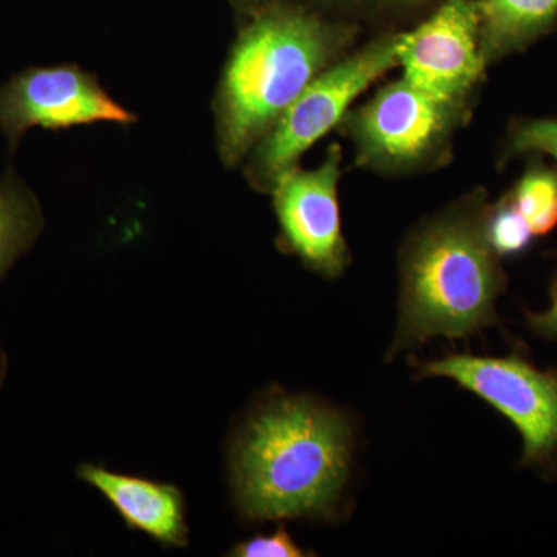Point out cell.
I'll list each match as a JSON object with an SVG mask.
<instances>
[{"mask_svg": "<svg viewBox=\"0 0 557 557\" xmlns=\"http://www.w3.org/2000/svg\"><path fill=\"white\" fill-rule=\"evenodd\" d=\"M469 113V102L442 100L401 76L348 110L341 127L354 143L358 166L408 174L442 163Z\"/></svg>", "mask_w": 557, "mask_h": 557, "instance_id": "obj_5", "label": "cell"}, {"mask_svg": "<svg viewBox=\"0 0 557 557\" xmlns=\"http://www.w3.org/2000/svg\"><path fill=\"white\" fill-rule=\"evenodd\" d=\"M549 307L542 313H527V325L531 332L547 338L557 339V273L552 284V293H549Z\"/></svg>", "mask_w": 557, "mask_h": 557, "instance_id": "obj_17", "label": "cell"}, {"mask_svg": "<svg viewBox=\"0 0 557 557\" xmlns=\"http://www.w3.org/2000/svg\"><path fill=\"white\" fill-rule=\"evenodd\" d=\"M42 228L40 208L32 190L14 172L0 180V277L9 271Z\"/></svg>", "mask_w": 557, "mask_h": 557, "instance_id": "obj_12", "label": "cell"}, {"mask_svg": "<svg viewBox=\"0 0 557 557\" xmlns=\"http://www.w3.org/2000/svg\"><path fill=\"white\" fill-rule=\"evenodd\" d=\"M485 225L487 240L498 258L522 255L534 237L509 194L497 203L487 205Z\"/></svg>", "mask_w": 557, "mask_h": 557, "instance_id": "obj_14", "label": "cell"}, {"mask_svg": "<svg viewBox=\"0 0 557 557\" xmlns=\"http://www.w3.org/2000/svg\"><path fill=\"white\" fill-rule=\"evenodd\" d=\"M354 428L304 395H274L249 413L231 448L234 498L249 520L330 519L343 500Z\"/></svg>", "mask_w": 557, "mask_h": 557, "instance_id": "obj_1", "label": "cell"}, {"mask_svg": "<svg viewBox=\"0 0 557 557\" xmlns=\"http://www.w3.org/2000/svg\"><path fill=\"white\" fill-rule=\"evenodd\" d=\"M351 38L348 25L296 0H262L249 11L215 94L223 164L247 159L299 95L346 57Z\"/></svg>", "mask_w": 557, "mask_h": 557, "instance_id": "obj_2", "label": "cell"}, {"mask_svg": "<svg viewBox=\"0 0 557 557\" xmlns=\"http://www.w3.org/2000/svg\"><path fill=\"white\" fill-rule=\"evenodd\" d=\"M482 190L413 230L399 252L398 324L388 358L435 336L468 339L497 324L507 276L486 236Z\"/></svg>", "mask_w": 557, "mask_h": 557, "instance_id": "obj_3", "label": "cell"}, {"mask_svg": "<svg viewBox=\"0 0 557 557\" xmlns=\"http://www.w3.org/2000/svg\"><path fill=\"white\" fill-rule=\"evenodd\" d=\"M324 2L341 3V5L391 7V9L403 7L406 9V7L428 5V3L438 5L443 0H324Z\"/></svg>", "mask_w": 557, "mask_h": 557, "instance_id": "obj_18", "label": "cell"}, {"mask_svg": "<svg viewBox=\"0 0 557 557\" xmlns=\"http://www.w3.org/2000/svg\"><path fill=\"white\" fill-rule=\"evenodd\" d=\"M311 553L300 548L292 534L284 527H278L274 533L259 534L236 545L231 556L236 557H302Z\"/></svg>", "mask_w": 557, "mask_h": 557, "instance_id": "obj_16", "label": "cell"}, {"mask_svg": "<svg viewBox=\"0 0 557 557\" xmlns=\"http://www.w3.org/2000/svg\"><path fill=\"white\" fill-rule=\"evenodd\" d=\"M403 78L446 101L469 102L487 67L478 0H443L431 16L403 32Z\"/></svg>", "mask_w": 557, "mask_h": 557, "instance_id": "obj_9", "label": "cell"}, {"mask_svg": "<svg viewBox=\"0 0 557 557\" xmlns=\"http://www.w3.org/2000/svg\"><path fill=\"white\" fill-rule=\"evenodd\" d=\"M79 479L97 487L126 525L166 547L188 545L185 498L177 487L83 465Z\"/></svg>", "mask_w": 557, "mask_h": 557, "instance_id": "obj_10", "label": "cell"}, {"mask_svg": "<svg viewBox=\"0 0 557 557\" xmlns=\"http://www.w3.org/2000/svg\"><path fill=\"white\" fill-rule=\"evenodd\" d=\"M401 42L403 32L387 33L322 72L249 152L245 175L252 188L271 193L314 143L341 126L351 102L398 65Z\"/></svg>", "mask_w": 557, "mask_h": 557, "instance_id": "obj_4", "label": "cell"}, {"mask_svg": "<svg viewBox=\"0 0 557 557\" xmlns=\"http://www.w3.org/2000/svg\"><path fill=\"white\" fill-rule=\"evenodd\" d=\"M418 379H448L507 417L522 435L525 467L552 468L557 460V370H541L519 351L507 357L454 354L416 361Z\"/></svg>", "mask_w": 557, "mask_h": 557, "instance_id": "obj_6", "label": "cell"}, {"mask_svg": "<svg viewBox=\"0 0 557 557\" xmlns=\"http://www.w3.org/2000/svg\"><path fill=\"white\" fill-rule=\"evenodd\" d=\"M2 375H3V361H2V357H0V380H2Z\"/></svg>", "mask_w": 557, "mask_h": 557, "instance_id": "obj_20", "label": "cell"}, {"mask_svg": "<svg viewBox=\"0 0 557 557\" xmlns=\"http://www.w3.org/2000/svg\"><path fill=\"white\" fill-rule=\"evenodd\" d=\"M534 237L547 236L557 226V171L539 163L509 190Z\"/></svg>", "mask_w": 557, "mask_h": 557, "instance_id": "obj_13", "label": "cell"}, {"mask_svg": "<svg viewBox=\"0 0 557 557\" xmlns=\"http://www.w3.org/2000/svg\"><path fill=\"white\" fill-rule=\"evenodd\" d=\"M100 121L132 124L137 115L78 65L28 67L0 86V131L11 149L32 127L61 131Z\"/></svg>", "mask_w": 557, "mask_h": 557, "instance_id": "obj_7", "label": "cell"}, {"mask_svg": "<svg viewBox=\"0 0 557 557\" xmlns=\"http://www.w3.org/2000/svg\"><path fill=\"white\" fill-rule=\"evenodd\" d=\"M544 153L557 161V119L522 120L509 129L505 156Z\"/></svg>", "mask_w": 557, "mask_h": 557, "instance_id": "obj_15", "label": "cell"}, {"mask_svg": "<svg viewBox=\"0 0 557 557\" xmlns=\"http://www.w3.org/2000/svg\"><path fill=\"white\" fill-rule=\"evenodd\" d=\"M230 2L239 13L247 14L255 9V7H258L262 0H230Z\"/></svg>", "mask_w": 557, "mask_h": 557, "instance_id": "obj_19", "label": "cell"}, {"mask_svg": "<svg viewBox=\"0 0 557 557\" xmlns=\"http://www.w3.org/2000/svg\"><path fill=\"white\" fill-rule=\"evenodd\" d=\"M486 65L528 49L557 25V0H478Z\"/></svg>", "mask_w": 557, "mask_h": 557, "instance_id": "obj_11", "label": "cell"}, {"mask_svg": "<svg viewBox=\"0 0 557 557\" xmlns=\"http://www.w3.org/2000/svg\"><path fill=\"white\" fill-rule=\"evenodd\" d=\"M341 163L343 150L332 145L314 170L292 168L271 189L282 249L327 278L339 277L350 263L341 225Z\"/></svg>", "mask_w": 557, "mask_h": 557, "instance_id": "obj_8", "label": "cell"}]
</instances>
